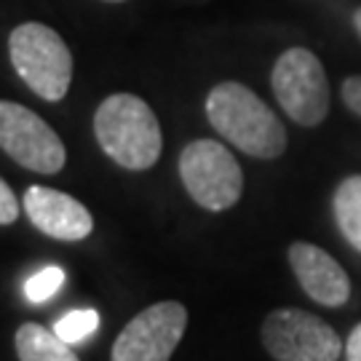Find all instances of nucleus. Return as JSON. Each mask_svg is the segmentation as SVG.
Segmentation results:
<instances>
[{
  "mask_svg": "<svg viewBox=\"0 0 361 361\" xmlns=\"http://www.w3.org/2000/svg\"><path fill=\"white\" fill-rule=\"evenodd\" d=\"M207 118L222 140L259 161L284 155L289 142L279 116L238 80H222L209 91Z\"/></svg>",
  "mask_w": 361,
  "mask_h": 361,
  "instance_id": "nucleus-1",
  "label": "nucleus"
},
{
  "mask_svg": "<svg viewBox=\"0 0 361 361\" xmlns=\"http://www.w3.org/2000/svg\"><path fill=\"white\" fill-rule=\"evenodd\" d=\"M94 137L102 153L126 171H145L158 164L164 134L153 107L137 94H110L94 113Z\"/></svg>",
  "mask_w": 361,
  "mask_h": 361,
  "instance_id": "nucleus-2",
  "label": "nucleus"
},
{
  "mask_svg": "<svg viewBox=\"0 0 361 361\" xmlns=\"http://www.w3.org/2000/svg\"><path fill=\"white\" fill-rule=\"evenodd\" d=\"M8 56L27 89L46 102H62L73 83V54L49 25L25 22L8 35Z\"/></svg>",
  "mask_w": 361,
  "mask_h": 361,
  "instance_id": "nucleus-3",
  "label": "nucleus"
},
{
  "mask_svg": "<svg viewBox=\"0 0 361 361\" xmlns=\"http://www.w3.org/2000/svg\"><path fill=\"white\" fill-rule=\"evenodd\" d=\"M271 86L281 110L300 126L313 129L329 116V104H332L329 78L322 59L308 49L302 46L286 49L273 65Z\"/></svg>",
  "mask_w": 361,
  "mask_h": 361,
  "instance_id": "nucleus-4",
  "label": "nucleus"
},
{
  "mask_svg": "<svg viewBox=\"0 0 361 361\" xmlns=\"http://www.w3.org/2000/svg\"><path fill=\"white\" fill-rule=\"evenodd\" d=\"M180 177L188 195L207 212H228L244 193V171L217 140H195L180 153Z\"/></svg>",
  "mask_w": 361,
  "mask_h": 361,
  "instance_id": "nucleus-5",
  "label": "nucleus"
},
{
  "mask_svg": "<svg viewBox=\"0 0 361 361\" xmlns=\"http://www.w3.org/2000/svg\"><path fill=\"white\" fill-rule=\"evenodd\" d=\"M259 337L276 361H337L343 353V340L335 329L300 308L271 310Z\"/></svg>",
  "mask_w": 361,
  "mask_h": 361,
  "instance_id": "nucleus-6",
  "label": "nucleus"
},
{
  "mask_svg": "<svg viewBox=\"0 0 361 361\" xmlns=\"http://www.w3.org/2000/svg\"><path fill=\"white\" fill-rule=\"evenodd\" d=\"M0 150L38 174H56L67 164L62 137L30 107L6 99H0Z\"/></svg>",
  "mask_w": 361,
  "mask_h": 361,
  "instance_id": "nucleus-7",
  "label": "nucleus"
},
{
  "mask_svg": "<svg viewBox=\"0 0 361 361\" xmlns=\"http://www.w3.org/2000/svg\"><path fill=\"white\" fill-rule=\"evenodd\" d=\"M188 329V308L177 300L137 313L116 337L110 361H169Z\"/></svg>",
  "mask_w": 361,
  "mask_h": 361,
  "instance_id": "nucleus-8",
  "label": "nucleus"
},
{
  "mask_svg": "<svg viewBox=\"0 0 361 361\" xmlns=\"http://www.w3.org/2000/svg\"><path fill=\"white\" fill-rule=\"evenodd\" d=\"M289 268L295 273L302 292L326 308H340L350 297V279L345 268L322 246L308 241H295L286 252Z\"/></svg>",
  "mask_w": 361,
  "mask_h": 361,
  "instance_id": "nucleus-9",
  "label": "nucleus"
},
{
  "mask_svg": "<svg viewBox=\"0 0 361 361\" xmlns=\"http://www.w3.org/2000/svg\"><path fill=\"white\" fill-rule=\"evenodd\" d=\"M22 204L30 222L56 241H83L94 231V217L89 209L62 190L32 185L27 188Z\"/></svg>",
  "mask_w": 361,
  "mask_h": 361,
  "instance_id": "nucleus-10",
  "label": "nucleus"
},
{
  "mask_svg": "<svg viewBox=\"0 0 361 361\" xmlns=\"http://www.w3.org/2000/svg\"><path fill=\"white\" fill-rule=\"evenodd\" d=\"M13 343H16L19 361H80L70 350V343H65L62 337H56V332H49L40 324H22L16 329Z\"/></svg>",
  "mask_w": 361,
  "mask_h": 361,
  "instance_id": "nucleus-11",
  "label": "nucleus"
},
{
  "mask_svg": "<svg viewBox=\"0 0 361 361\" xmlns=\"http://www.w3.org/2000/svg\"><path fill=\"white\" fill-rule=\"evenodd\" d=\"M332 209L343 238L361 252V174H350L337 185Z\"/></svg>",
  "mask_w": 361,
  "mask_h": 361,
  "instance_id": "nucleus-12",
  "label": "nucleus"
},
{
  "mask_svg": "<svg viewBox=\"0 0 361 361\" xmlns=\"http://www.w3.org/2000/svg\"><path fill=\"white\" fill-rule=\"evenodd\" d=\"M99 329V313L94 308H80V310H70L65 313L59 322L54 324V332L56 337H62L65 343H83L89 340L94 332Z\"/></svg>",
  "mask_w": 361,
  "mask_h": 361,
  "instance_id": "nucleus-13",
  "label": "nucleus"
},
{
  "mask_svg": "<svg viewBox=\"0 0 361 361\" xmlns=\"http://www.w3.org/2000/svg\"><path fill=\"white\" fill-rule=\"evenodd\" d=\"M62 284H65V271L56 268V265H49V268L32 273V276L27 279L25 295L30 302H46V300H51V297L62 289Z\"/></svg>",
  "mask_w": 361,
  "mask_h": 361,
  "instance_id": "nucleus-14",
  "label": "nucleus"
},
{
  "mask_svg": "<svg viewBox=\"0 0 361 361\" xmlns=\"http://www.w3.org/2000/svg\"><path fill=\"white\" fill-rule=\"evenodd\" d=\"M19 217V201L13 190L0 180V225H11Z\"/></svg>",
  "mask_w": 361,
  "mask_h": 361,
  "instance_id": "nucleus-15",
  "label": "nucleus"
},
{
  "mask_svg": "<svg viewBox=\"0 0 361 361\" xmlns=\"http://www.w3.org/2000/svg\"><path fill=\"white\" fill-rule=\"evenodd\" d=\"M340 94H343V102H345V107H348L350 113H356L361 118V75L345 78Z\"/></svg>",
  "mask_w": 361,
  "mask_h": 361,
  "instance_id": "nucleus-16",
  "label": "nucleus"
},
{
  "mask_svg": "<svg viewBox=\"0 0 361 361\" xmlns=\"http://www.w3.org/2000/svg\"><path fill=\"white\" fill-rule=\"evenodd\" d=\"M345 359L348 361H361V324L353 326V332L345 340Z\"/></svg>",
  "mask_w": 361,
  "mask_h": 361,
  "instance_id": "nucleus-17",
  "label": "nucleus"
},
{
  "mask_svg": "<svg viewBox=\"0 0 361 361\" xmlns=\"http://www.w3.org/2000/svg\"><path fill=\"white\" fill-rule=\"evenodd\" d=\"M353 30H356V35H359V40H361V6L356 8V13H353Z\"/></svg>",
  "mask_w": 361,
  "mask_h": 361,
  "instance_id": "nucleus-18",
  "label": "nucleus"
},
{
  "mask_svg": "<svg viewBox=\"0 0 361 361\" xmlns=\"http://www.w3.org/2000/svg\"><path fill=\"white\" fill-rule=\"evenodd\" d=\"M104 3H126V0H104Z\"/></svg>",
  "mask_w": 361,
  "mask_h": 361,
  "instance_id": "nucleus-19",
  "label": "nucleus"
}]
</instances>
